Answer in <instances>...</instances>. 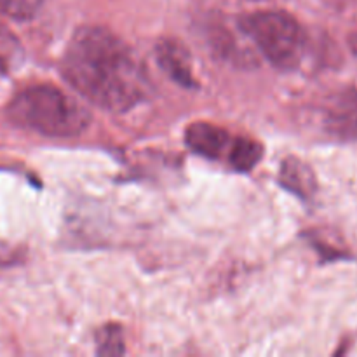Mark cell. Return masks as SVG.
Here are the masks:
<instances>
[{
  "label": "cell",
  "instance_id": "6da1fadb",
  "mask_svg": "<svg viewBox=\"0 0 357 357\" xmlns=\"http://www.w3.org/2000/svg\"><path fill=\"white\" fill-rule=\"evenodd\" d=\"M61 72L87 101L115 114L135 108L150 91L145 70L131 47L103 26H82L72 35Z\"/></svg>",
  "mask_w": 357,
  "mask_h": 357
},
{
  "label": "cell",
  "instance_id": "7a4b0ae2",
  "mask_svg": "<svg viewBox=\"0 0 357 357\" xmlns=\"http://www.w3.org/2000/svg\"><path fill=\"white\" fill-rule=\"evenodd\" d=\"M13 124L52 138H72L89 128L91 115L75 98L49 84L17 93L7 107Z\"/></svg>",
  "mask_w": 357,
  "mask_h": 357
},
{
  "label": "cell",
  "instance_id": "3957f363",
  "mask_svg": "<svg viewBox=\"0 0 357 357\" xmlns=\"http://www.w3.org/2000/svg\"><path fill=\"white\" fill-rule=\"evenodd\" d=\"M239 26L274 66L293 68L305 51V31L284 10H258L239 20Z\"/></svg>",
  "mask_w": 357,
  "mask_h": 357
},
{
  "label": "cell",
  "instance_id": "277c9868",
  "mask_svg": "<svg viewBox=\"0 0 357 357\" xmlns=\"http://www.w3.org/2000/svg\"><path fill=\"white\" fill-rule=\"evenodd\" d=\"M324 129L340 142H357V89L347 87L328 100L323 112Z\"/></svg>",
  "mask_w": 357,
  "mask_h": 357
},
{
  "label": "cell",
  "instance_id": "5b68a950",
  "mask_svg": "<svg viewBox=\"0 0 357 357\" xmlns=\"http://www.w3.org/2000/svg\"><path fill=\"white\" fill-rule=\"evenodd\" d=\"M232 142L234 138L229 131L209 122H194L185 131V143L188 149L197 155L211 160L229 155Z\"/></svg>",
  "mask_w": 357,
  "mask_h": 357
},
{
  "label": "cell",
  "instance_id": "8992f818",
  "mask_svg": "<svg viewBox=\"0 0 357 357\" xmlns=\"http://www.w3.org/2000/svg\"><path fill=\"white\" fill-rule=\"evenodd\" d=\"M155 58L160 70L183 87H194L195 77L192 58L187 47L174 38H162L155 47Z\"/></svg>",
  "mask_w": 357,
  "mask_h": 357
},
{
  "label": "cell",
  "instance_id": "52a82bcc",
  "mask_svg": "<svg viewBox=\"0 0 357 357\" xmlns=\"http://www.w3.org/2000/svg\"><path fill=\"white\" fill-rule=\"evenodd\" d=\"M279 180H281L282 187L302 199H312L316 194L317 183L312 169L295 157H289L282 162Z\"/></svg>",
  "mask_w": 357,
  "mask_h": 357
},
{
  "label": "cell",
  "instance_id": "ba28073f",
  "mask_svg": "<svg viewBox=\"0 0 357 357\" xmlns=\"http://www.w3.org/2000/svg\"><path fill=\"white\" fill-rule=\"evenodd\" d=\"M227 157H229L234 169L241 171V173H248L260 162V159L264 157V149L255 139L237 136V138H234Z\"/></svg>",
  "mask_w": 357,
  "mask_h": 357
},
{
  "label": "cell",
  "instance_id": "9c48e42d",
  "mask_svg": "<svg viewBox=\"0 0 357 357\" xmlns=\"http://www.w3.org/2000/svg\"><path fill=\"white\" fill-rule=\"evenodd\" d=\"M44 0H0V13L16 21H30L40 13Z\"/></svg>",
  "mask_w": 357,
  "mask_h": 357
},
{
  "label": "cell",
  "instance_id": "30bf717a",
  "mask_svg": "<svg viewBox=\"0 0 357 357\" xmlns=\"http://www.w3.org/2000/svg\"><path fill=\"white\" fill-rule=\"evenodd\" d=\"M96 340L100 356H122L126 352L124 333L115 324H107L105 328H101Z\"/></svg>",
  "mask_w": 357,
  "mask_h": 357
},
{
  "label": "cell",
  "instance_id": "8fae6325",
  "mask_svg": "<svg viewBox=\"0 0 357 357\" xmlns=\"http://www.w3.org/2000/svg\"><path fill=\"white\" fill-rule=\"evenodd\" d=\"M21 251L17 248L10 246V244L0 243V268L10 267V265L17 264L21 260Z\"/></svg>",
  "mask_w": 357,
  "mask_h": 357
},
{
  "label": "cell",
  "instance_id": "7c38bea8",
  "mask_svg": "<svg viewBox=\"0 0 357 357\" xmlns=\"http://www.w3.org/2000/svg\"><path fill=\"white\" fill-rule=\"evenodd\" d=\"M349 45H351V51L354 52V56L357 58V30H354L349 37Z\"/></svg>",
  "mask_w": 357,
  "mask_h": 357
}]
</instances>
